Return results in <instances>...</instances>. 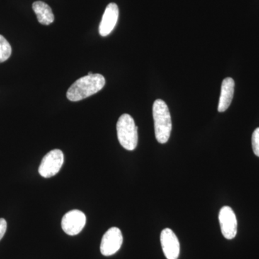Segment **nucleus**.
<instances>
[{
    "instance_id": "obj_1",
    "label": "nucleus",
    "mask_w": 259,
    "mask_h": 259,
    "mask_svg": "<svg viewBox=\"0 0 259 259\" xmlns=\"http://www.w3.org/2000/svg\"><path fill=\"white\" fill-rule=\"evenodd\" d=\"M105 85V79L102 74L87 75L76 80L70 87L66 97L70 101H80L98 93Z\"/></svg>"
},
{
    "instance_id": "obj_2",
    "label": "nucleus",
    "mask_w": 259,
    "mask_h": 259,
    "mask_svg": "<svg viewBox=\"0 0 259 259\" xmlns=\"http://www.w3.org/2000/svg\"><path fill=\"white\" fill-rule=\"evenodd\" d=\"M153 117L156 139L160 144H166L171 136L172 122L169 110L163 100L158 99L153 103Z\"/></svg>"
},
{
    "instance_id": "obj_3",
    "label": "nucleus",
    "mask_w": 259,
    "mask_h": 259,
    "mask_svg": "<svg viewBox=\"0 0 259 259\" xmlns=\"http://www.w3.org/2000/svg\"><path fill=\"white\" fill-rule=\"evenodd\" d=\"M117 139L121 146L127 151H134L139 141L138 127L128 114L120 116L117 122Z\"/></svg>"
},
{
    "instance_id": "obj_4",
    "label": "nucleus",
    "mask_w": 259,
    "mask_h": 259,
    "mask_svg": "<svg viewBox=\"0 0 259 259\" xmlns=\"http://www.w3.org/2000/svg\"><path fill=\"white\" fill-rule=\"evenodd\" d=\"M64 153L59 149H54L42 158L38 171L44 178L55 176L60 171L64 164Z\"/></svg>"
},
{
    "instance_id": "obj_5",
    "label": "nucleus",
    "mask_w": 259,
    "mask_h": 259,
    "mask_svg": "<svg viewBox=\"0 0 259 259\" xmlns=\"http://www.w3.org/2000/svg\"><path fill=\"white\" fill-rule=\"evenodd\" d=\"M86 222L84 213L78 209H74L65 214L61 221V228L66 234L76 236L82 231Z\"/></svg>"
},
{
    "instance_id": "obj_6",
    "label": "nucleus",
    "mask_w": 259,
    "mask_h": 259,
    "mask_svg": "<svg viewBox=\"0 0 259 259\" xmlns=\"http://www.w3.org/2000/svg\"><path fill=\"white\" fill-rule=\"evenodd\" d=\"M123 238L122 232L118 228L113 227L105 233L100 244V251L103 255L110 256L120 249Z\"/></svg>"
},
{
    "instance_id": "obj_7",
    "label": "nucleus",
    "mask_w": 259,
    "mask_h": 259,
    "mask_svg": "<svg viewBox=\"0 0 259 259\" xmlns=\"http://www.w3.org/2000/svg\"><path fill=\"white\" fill-rule=\"evenodd\" d=\"M219 222L221 232L226 239H233L237 234V222L236 214L231 207L224 206L220 210Z\"/></svg>"
},
{
    "instance_id": "obj_8",
    "label": "nucleus",
    "mask_w": 259,
    "mask_h": 259,
    "mask_svg": "<svg viewBox=\"0 0 259 259\" xmlns=\"http://www.w3.org/2000/svg\"><path fill=\"white\" fill-rule=\"evenodd\" d=\"M161 244L167 259H178L180 253V241L170 228H165L162 231Z\"/></svg>"
},
{
    "instance_id": "obj_9",
    "label": "nucleus",
    "mask_w": 259,
    "mask_h": 259,
    "mask_svg": "<svg viewBox=\"0 0 259 259\" xmlns=\"http://www.w3.org/2000/svg\"><path fill=\"white\" fill-rule=\"evenodd\" d=\"M119 17V9L115 3L107 5L105 13L102 15L101 22L99 26V32L101 36L110 35L115 28Z\"/></svg>"
},
{
    "instance_id": "obj_10",
    "label": "nucleus",
    "mask_w": 259,
    "mask_h": 259,
    "mask_svg": "<svg viewBox=\"0 0 259 259\" xmlns=\"http://www.w3.org/2000/svg\"><path fill=\"white\" fill-rule=\"evenodd\" d=\"M235 81L232 78H226L221 85V97L218 104V112H223L231 105L234 95Z\"/></svg>"
},
{
    "instance_id": "obj_11",
    "label": "nucleus",
    "mask_w": 259,
    "mask_h": 259,
    "mask_svg": "<svg viewBox=\"0 0 259 259\" xmlns=\"http://www.w3.org/2000/svg\"><path fill=\"white\" fill-rule=\"evenodd\" d=\"M32 10L36 15L37 20L42 25H49L54 21V15L49 5L44 2L37 1L32 4Z\"/></svg>"
},
{
    "instance_id": "obj_12",
    "label": "nucleus",
    "mask_w": 259,
    "mask_h": 259,
    "mask_svg": "<svg viewBox=\"0 0 259 259\" xmlns=\"http://www.w3.org/2000/svg\"><path fill=\"white\" fill-rule=\"evenodd\" d=\"M12 54V48L4 36L0 35V63L8 60Z\"/></svg>"
},
{
    "instance_id": "obj_13",
    "label": "nucleus",
    "mask_w": 259,
    "mask_h": 259,
    "mask_svg": "<svg viewBox=\"0 0 259 259\" xmlns=\"http://www.w3.org/2000/svg\"><path fill=\"white\" fill-rule=\"evenodd\" d=\"M252 148L255 156L259 157V127L255 130L252 136Z\"/></svg>"
},
{
    "instance_id": "obj_14",
    "label": "nucleus",
    "mask_w": 259,
    "mask_h": 259,
    "mask_svg": "<svg viewBox=\"0 0 259 259\" xmlns=\"http://www.w3.org/2000/svg\"><path fill=\"white\" fill-rule=\"evenodd\" d=\"M7 231V222L3 218H0V241L5 236Z\"/></svg>"
},
{
    "instance_id": "obj_15",
    "label": "nucleus",
    "mask_w": 259,
    "mask_h": 259,
    "mask_svg": "<svg viewBox=\"0 0 259 259\" xmlns=\"http://www.w3.org/2000/svg\"><path fill=\"white\" fill-rule=\"evenodd\" d=\"M92 74H93V73L91 72V71H90V72L88 73V75H92Z\"/></svg>"
}]
</instances>
